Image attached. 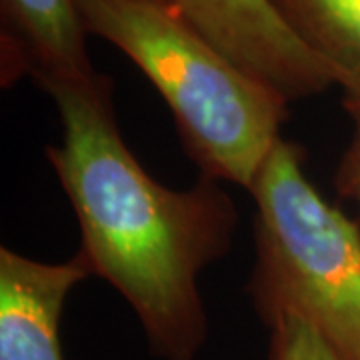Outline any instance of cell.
<instances>
[{
	"instance_id": "1",
	"label": "cell",
	"mask_w": 360,
	"mask_h": 360,
	"mask_svg": "<svg viewBox=\"0 0 360 360\" xmlns=\"http://www.w3.org/2000/svg\"><path fill=\"white\" fill-rule=\"evenodd\" d=\"M63 142L46 158L78 220L92 274L122 296L150 352L194 360L208 333L198 281L232 245L238 212L219 180L186 191L156 182L130 153L112 106V80H46Z\"/></svg>"
},
{
	"instance_id": "2",
	"label": "cell",
	"mask_w": 360,
	"mask_h": 360,
	"mask_svg": "<svg viewBox=\"0 0 360 360\" xmlns=\"http://www.w3.org/2000/svg\"><path fill=\"white\" fill-rule=\"evenodd\" d=\"M86 34L110 42L150 80L202 176L250 188L288 101L176 16L142 0H75Z\"/></svg>"
},
{
	"instance_id": "3",
	"label": "cell",
	"mask_w": 360,
	"mask_h": 360,
	"mask_svg": "<svg viewBox=\"0 0 360 360\" xmlns=\"http://www.w3.org/2000/svg\"><path fill=\"white\" fill-rule=\"evenodd\" d=\"M278 139L250 184L257 264L248 292L260 319L307 322L342 360H360V231L304 174Z\"/></svg>"
},
{
	"instance_id": "4",
	"label": "cell",
	"mask_w": 360,
	"mask_h": 360,
	"mask_svg": "<svg viewBox=\"0 0 360 360\" xmlns=\"http://www.w3.org/2000/svg\"><path fill=\"white\" fill-rule=\"evenodd\" d=\"M142 2L176 16L288 103L336 86L335 75L290 30L272 0Z\"/></svg>"
},
{
	"instance_id": "5",
	"label": "cell",
	"mask_w": 360,
	"mask_h": 360,
	"mask_svg": "<svg viewBox=\"0 0 360 360\" xmlns=\"http://www.w3.org/2000/svg\"><path fill=\"white\" fill-rule=\"evenodd\" d=\"M92 274L78 250L65 262H40L0 248V360H66L60 319L66 298Z\"/></svg>"
},
{
	"instance_id": "6",
	"label": "cell",
	"mask_w": 360,
	"mask_h": 360,
	"mask_svg": "<svg viewBox=\"0 0 360 360\" xmlns=\"http://www.w3.org/2000/svg\"><path fill=\"white\" fill-rule=\"evenodd\" d=\"M0 14L4 82L25 72L39 84L96 75L75 0H0Z\"/></svg>"
},
{
	"instance_id": "7",
	"label": "cell",
	"mask_w": 360,
	"mask_h": 360,
	"mask_svg": "<svg viewBox=\"0 0 360 360\" xmlns=\"http://www.w3.org/2000/svg\"><path fill=\"white\" fill-rule=\"evenodd\" d=\"M284 22L333 75L360 129V0H272Z\"/></svg>"
},
{
	"instance_id": "8",
	"label": "cell",
	"mask_w": 360,
	"mask_h": 360,
	"mask_svg": "<svg viewBox=\"0 0 360 360\" xmlns=\"http://www.w3.org/2000/svg\"><path fill=\"white\" fill-rule=\"evenodd\" d=\"M269 328V360H342L307 322L284 316Z\"/></svg>"
},
{
	"instance_id": "9",
	"label": "cell",
	"mask_w": 360,
	"mask_h": 360,
	"mask_svg": "<svg viewBox=\"0 0 360 360\" xmlns=\"http://www.w3.org/2000/svg\"><path fill=\"white\" fill-rule=\"evenodd\" d=\"M338 188L360 206V129L338 170Z\"/></svg>"
}]
</instances>
